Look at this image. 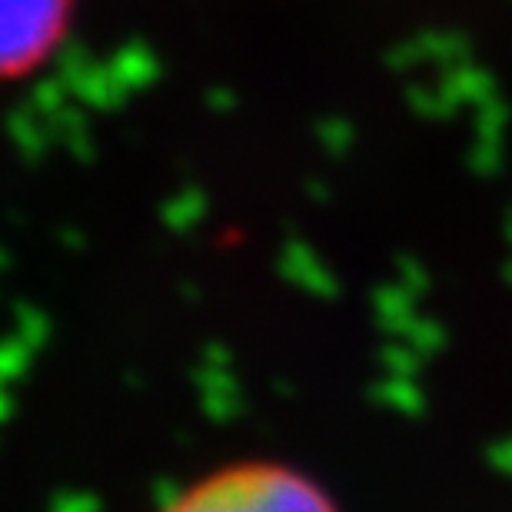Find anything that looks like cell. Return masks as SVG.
Returning a JSON list of instances; mask_svg holds the SVG:
<instances>
[{
  "label": "cell",
  "instance_id": "obj_1",
  "mask_svg": "<svg viewBox=\"0 0 512 512\" xmlns=\"http://www.w3.org/2000/svg\"><path fill=\"white\" fill-rule=\"evenodd\" d=\"M160 512H340L310 473L283 459H237L193 479Z\"/></svg>",
  "mask_w": 512,
  "mask_h": 512
},
{
  "label": "cell",
  "instance_id": "obj_2",
  "mask_svg": "<svg viewBox=\"0 0 512 512\" xmlns=\"http://www.w3.org/2000/svg\"><path fill=\"white\" fill-rule=\"evenodd\" d=\"M70 0H0V84L44 64L64 40Z\"/></svg>",
  "mask_w": 512,
  "mask_h": 512
}]
</instances>
